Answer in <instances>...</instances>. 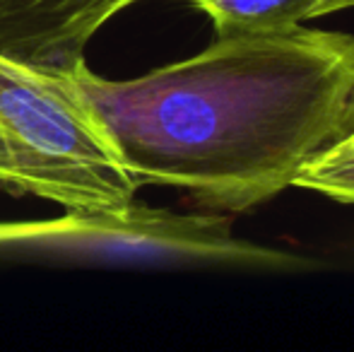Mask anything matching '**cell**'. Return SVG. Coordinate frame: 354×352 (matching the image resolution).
I'll use <instances>...</instances> for the list:
<instances>
[{
	"instance_id": "277c9868",
	"label": "cell",
	"mask_w": 354,
	"mask_h": 352,
	"mask_svg": "<svg viewBox=\"0 0 354 352\" xmlns=\"http://www.w3.org/2000/svg\"><path fill=\"white\" fill-rule=\"evenodd\" d=\"M140 0H0V51L73 68L92 37Z\"/></svg>"
},
{
	"instance_id": "7a4b0ae2",
	"label": "cell",
	"mask_w": 354,
	"mask_h": 352,
	"mask_svg": "<svg viewBox=\"0 0 354 352\" xmlns=\"http://www.w3.org/2000/svg\"><path fill=\"white\" fill-rule=\"evenodd\" d=\"M0 191L109 215L138 183L73 68L0 51Z\"/></svg>"
},
{
	"instance_id": "8992f818",
	"label": "cell",
	"mask_w": 354,
	"mask_h": 352,
	"mask_svg": "<svg viewBox=\"0 0 354 352\" xmlns=\"http://www.w3.org/2000/svg\"><path fill=\"white\" fill-rule=\"evenodd\" d=\"M294 186L311 188L333 201L354 205V136L340 140L321 157L308 162Z\"/></svg>"
},
{
	"instance_id": "6da1fadb",
	"label": "cell",
	"mask_w": 354,
	"mask_h": 352,
	"mask_svg": "<svg viewBox=\"0 0 354 352\" xmlns=\"http://www.w3.org/2000/svg\"><path fill=\"white\" fill-rule=\"evenodd\" d=\"M75 75L142 186L246 212L354 136V37L308 29L217 34L198 56L131 80Z\"/></svg>"
},
{
	"instance_id": "3957f363",
	"label": "cell",
	"mask_w": 354,
	"mask_h": 352,
	"mask_svg": "<svg viewBox=\"0 0 354 352\" xmlns=\"http://www.w3.org/2000/svg\"><path fill=\"white\" fill-rule=\"evenodd\" d=\"M3 256H56L159 268L308 272L318 261L239 239L232 222L217 215H178L131 205L123 212H68L48 222H0Z\"/></svg>"
},
{
	"instance_id": "5b68a950",
	"label": "cell",
	"mask_w": 354,
	"mask_h": 352,
	"mask_svg": "<svg viewBox=\"0 0 354 352\" xmlns=\"http://www.w3.org/2000/svg\"><path fill=\"white\" fill-rule=\"evenodd\" d=\"M212 19L217 34L280 32L354 8V0H183Z\"/></svg>"
}]
</instances>
